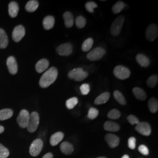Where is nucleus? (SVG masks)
I'll use <instances>...</instances> for the list:
<instances>
[{
    "label": "nucleus",
    "instance_id": "obj_1",
    "mask_svg": "<svg viewBox=\"0 0 158 158\" xmlns=\"http://www.w3.org/2000/svg\"><path fill=\"white\" fill-rule=\"evenodd\" d=\"M58 71L55 67L49 69L42 76L40 80V86L42 88H47L52 85L57 79Z\"/></svg>",
    "mask_w": 158,
    "mask_h": 158
},
{
    "label": "nucleus",
    "instance_id": "obj_2",
    "mask_svg": "<svg viewBox=\"0 0 158 158\" xmlns=\"http://www.w3.org/2000/svg\"><path fill=\"white\" fill-rule=\"evenodd\" d=\"M88 76L89 73L84 71L81 68L73 69L68 73L69 78L76 81H81L86 79Z\"/></svg>",
    "mask_w": 158,
    "mask_h": 158
},
{
    "label": "nucleus",
    "instance_id": "obj_3",
    "mask_svg": "<svg viewBox=\"0 0 158 158\" xmlns=\"http://www.w3.org/2000/svg\"><path fill=\"white\" fill-rule=\"evenodd\" d=\"M124 16H119L113 22L111 27V32L114 36H117L121 33L123 24L124 23Z\"/></svg>",
    "mask_w": 158,
    "mask_h": 158
},
{
    "label": "nucleus",
    "instance_id": "obj_4",
    "mask_svg": "<svg viewBox=\"0 0 158 158\" xmlns=\"http://www.w3.org/2000/svg\"><path fill=\"white\" fill-rule=\"evenodd\" d=\"M113 73L117 78L120 80H125L130 77L131 72L128 68L122 65H118L114 68Z\"/></svg>",
    "mask_w": 158,
    "mask_h": 158
},
{
    "label": "nucleus",
    "instance_id": "obj_5",
    "mask_svg": "<svg viewBox=\"0 0 158 158\" xmlns=\"http://www.w3.org/2000/svg\"><path fill=\"white\" fill-rule=\"evenodd\" d=\"M40 124V115L36 112H32L30 114L27 130L29 132H35Z\"/></svg>",
    "mask_w": 158,
    "mask_h": 158
},
{
    "label": "nucleus",
    "instance_id": "obj_6",
    "mask_svg": "<svg viewBox=\"0 0 158 158\" xmlns=\"http://www.w3.org/2000/svg\"><path fill=\"white\" fill-rule=\"evenodd\" d=\"M106 50L102 47H97L94 48L87 55V57L91 61L99 60L102 58L106 54Z\"/></svg>",
    "mask_w": 158,
    "mask_h": 158
},
{
    "label": "nucleus",
    "instance_id": "obj_7",
    "mask_svg": "<svg viewBox=\"0 0 158 158\" xmlns=\"http://www.w3.org/2000/svg\"><path fill=\"white\" fill-rule=\"evenodd\" d=\"M44 143L40 139H36L32 142L29 148V153L32 156H37L41 152Z\"/></svg>",
    "mask_w": 158,
    "mask_h": 158
},
{
    "label": "nucleus",
    "instance_id": "obj_8",
    "mask_svg": "<svg viewBox=\"0 0 158 158\" xmlns=\"http://www.w3.org/2000/svg\"><path fill=\"white\" fill-rule=\"evenodd\" d=\"M158 25L155 23L150 24L147 27L145 31V37L147 40L150 42H152L158 38Z\"/></svg>",
    "mask_w": 158,
    "mask_h": 158
},
{
    "label": "nucleus",
    "instance_id": "obj_9",
    "mask_svg": "<svg viewBox=\"0 0 158 158\" xmlns=\"http://www.w3.org/2000/svg\"><path fill=\"white\" fill-rule=\"evenodd\" d=\"M30 114L26 110H22L17 117V123L23 128H27Z\"/></svg>",
    "mask_w": 158,
    "mask_h": 158
},
{
    "label": "nucleus",
    "instance_id": "obj_10",
    "mask_svg": "<svg viewBox=\"0 0 158 158\" xmlns=\"http://www.w3.org/2000/svg\"><path fill=\"white\" fill-rule=\"evenodd\" d=\"M135 130L142 135L149 136L151 134V127L147 122H139L135 127Z\"/></svg>",
    "mask_w": 158,
    "mask_h": 158
},
{
    "label": "nucleus",
    "instance_id": "obj_11",
    "mask_svg": "<svg viewBox=\"0 0 158 158\" xmlns=\"http://www.w3.org/2000/svg\"><path fill=\"white\" fill-rule=\"evenodd\" d=\"M73 46L70 43H65L59 46L56 48V52L60 56H68L72 54Z\"/></svg>",
    "mask_w": 158,
    "mask_h": 158
},
{
    "label": "nucleus",
    "instance_id": "obj_12",
    "mask_svg": "<svg viewBox=\"0 0 158 158\" xmlns=\"http://www.w3.org/2000/svg\"><path fill=\"white\" fill-rule=\"evenodd\" d=\"M25 35V29L23 25H18L14 29L12 32V39L16 42H18L23 39Z\"/></svg>",
    "mask_w": 158,
    "mask_h": 158
},
{
    "label": "nucleus",
    "instance_id": "obj_13",
    "mask_svg": "<svg viewBox=\"0 0 158 158\" xmlns=\"http://www.w3.org/2000/svg\"><path fill=\"white\" fill-rule=\"evenodd\" d=\"M6 65L8 70L12 74H16L18 72V64L14 57L10 56L6 60Z\"/></svg>",
    "mask_w": 158,
    "mask_h": 158
},
{
    "label": "nucleus",
    "instance_id": "obj_14",
    "mask_svg": "<svg viewBox=\"0 0 158 158\" xmlns=\"http://www.w3.org/2000/svg\"><path fill=\"white\" fill-rule=\"evenodd\" d=\"M105 139L107 142L108 145L111 148H115L118 146L119 138L113 134H108L105 137Z\"/></svg>",
    "mask_w": 158,
    "mask_h": 158
},
{
    "label": "nucleus",
    "instance_id": "obj_15",
    "mask_svg": "<svg viewBox=\"0 0 158 158\" xmlns=\"http://www.w3.org/2000/svg\"><path fill=\"white\" fill-rule=\"evenodd\" d=\"M49 66V61L46 59H42L36 63L35 66V69L39 73H43L48 69Z\"/></svg>",
    "mask_w": 158,
    "mask_h": 158
},
{
    "label": "nucleus",
    "instance_id": "obj_16",
    "mask_svg": "<svg viewBox=\"0 0 158 158\" xmlns=\"http://www.w3.org/2000/svg\"><path fill=\"white\" fill-rule=\"evenodd\" d=\"M136 60L138 63L142 68H147L150 64L149 59L145 55L139 53L136 56Z\"/></svg>",
    "mask_w": 158,
    "mask_h": 158
},
{
    "label": "nucleus",
    "instance_id": "obj_17",
    "mask_svg": "<svg viewBox=\"0 0 158 158\" xmlns=\"http://www.w3.org/2000/svg\"><path fill=\"white\" fill-rule=\"evenodd\" d=\"M63 17L66 27L68 28H72L74 24V16L73 14L69 11L65 12L63 14Z\"/></svg>",
    "mask_w": 158,
    "mask_h": 158
},
{
    "label": "nucleus",
    "instance_id": "obj_18",
    "mask_svg": "<svg viewBox=\"0 0 158 158\" xmlns=\"http://www.w3.org/2000/svg\"><path fill=\"white\" fill-rule=\"evenodd\" d=\"M64 138V134L62 132H57L51 136L50 143L52 146H56L62 141Z\"/></svg>",
    "mask_w": 158,
    "mask_h": 158
},
{
    "label": "nucleus",
    "instance_id": "obj_19",
    "mask_svg": "<svg viewBox=\"0 0 158 158\" xmlns=\"http://www.w3.org/2000/svg\"><path fill=\"white\" fill-rule=\"evenodd\" d=\"M132 93L136 98L140 101H145L147 99V94L141 88L134 87L132 90Z\"/></svg>",
    "mask_w": 158,
    "mask_h": 158
},
{
    "label": "nucleus",
    "instance_id": "obj_20",
    "mask_svg": "<svg viewBox=\"0 0 158 158\" xmlns=\"http://www.w3.org/2000/svg\"><path fill=\"white\" fill-rule=\"evenodd\" d=\"M60 151L64 154L69 155L72 154L74 151L73 145L68 142H63L60 144Z\"/></svg>",
    "mask_w": 158,
    "mask_h": 158
},
{
    "label": "nucleus",
    "instance_id": "obj_21",
    "mask_svg": "<svg viewBox=\"0 0 158 158\" xmlns=\"http://www.w3.org/2000/svg\"><path fill=\"white\" fill-rule=\"evenodd\" d=\"M55 18L51 15H48L43 20V26L46 30H49L53 28L55 25Z\"/></svg>",
    "mask_w": 158,
    "mask_h": 158
},
{
    "label": "nucleus",
    "instance_id": "obj_22",
    "mask_svg": "<svg viewBox=\"0 0 158 158\" xmlns=\"http://www.w3.org/2000/svg\"><path fill=\"white\" fill-rule=\"evenodd\" d=\"M19 6L18 3L15 1H12L8 5V12L9 15L12 18H15L17 16L19 12Z\"/></svg>",
    "mask_w": 158,
    "mask_h": 158
},
{
    "label": "nucleus",
    "instance_id": "obj_23",
    "mask_svg": "<svg viewBox=\"0 0 158 158\" xmlns=\"http://www.w3.org/2000/svg\"><path fill=\"white\" fill-rule=\"evenodd\" d=\"M104 130L111 132H118L120 130V127L117 123L113 121H106L104 124Z\"/></svg>",
    "mask_w": 158,
    "mask_h": 158
},
{
    "label": "nucleus",
    "instance_id": "obj_24",
    "mask_svg": "<svg viewBox=\"0 0 158 158\" xmlns=\"http://www.w3.org/2000/svg\"><path fill=\"white\" fill-rule=\"evenodd\" d=\"M110 97V93L104 92L96 98L94 100V104L96 105H101V104H105L108 101Z\"/></svg>",
    "mask_w": 158,
    "mask_h": 158
},
{
    "label": "nucleus",
    "instance_id": "obj_25",
    "mask_svg": "<svg viewBox=\"0 0 158 158\" xmlns=\"http://www.w3.org/2000/svg\"><path fill=\"white\" fill-rule=\"evenodd\" d=\"M8 45V39L5 31L0 28V48L5 49Z\"/></svg>",
    "mask_w": 158,
    "mask_h": 158
},
{
    "label": "nucleus",
    "instance_id": "obj_26",
    "mask_svg": "<svg viewBox=\"0 0 158 158\" xmlns=\"http://www.w3.org/2000/svg\"><path fill=\"white\" fill-rule=\"evenodd\" d=\"M39 6V2L36 0L29 1L25 6V10L29 12H35Z\"/></svg>",
    "mask_w": 158,
    "mask_h": 158
},
{
    "label": "nucleus",
    "instance_id": "obj_27",
    "mask_svg": "<svg viewBox=\"0 0 158 158\" xmlns=\"http://www.w3.org/2000/svg\"><path fill=\"white\" fill-rule=\"evenodd\" d=\"M148 107L151 113H156L158 110V100L155 97L150 98L148 102Z\"/></svg>",
    "mask_w": 158,
    "mask_h": 158
},
{
    "label": "nucleus",
    "instance_id": "obj_28",
    "mask_svg": "<svg viewBox=\"0 0 158 158\" xmlns=\"http://www.w3.org/2000/svg\"><path fill=\"white\" fill-rule=\"evenodd\" d=\"M13 111L11 109H3L0 110V120L4 121L10 118L13 115Z\"/></svg>",
    "mask_w": 158,
    "mask_h": 158
},
{
    "label": "nucleus",
    "instance_id": "obj_29",
    "mask_svg": "<svg viewBox=\"0 0 158 158\" xmlns=\"http://www.w3.org/2000/svg\"><path fill=\"white\" fill-rule=\"evenodd\" d=\"M113 96L114 98L115 99V100L118 102L119 104H120L121 105L125 106L127 104L126 100L124 96H123V94L118 90H115L114 92Z\"/></svg>",
    "mask_w": 158,
    "mask_h": 158
},
{
    "label": "nucleus",
    "instance_id": "obj_30",
    "mask_svg": "<svg viewBox=\"0 0 158 158\" xmlns=\"http://www.w3.org/2000/svg\"><path fill=\"white\" fill-rule=\"evenodd\" d=\"M93 43H94V40L91 38H89L85 40L81 46L82 51L85 52L90 51L93 45Z\"/></svg>",
    "mask_w": 158,
    "mask_h": 158
},
{
    "label": "nucleus",
    "instance_id": "obj_31",
    "mask_svg": "<svg viewBox=\"0 0 158 158\" xmlns=\"http://www.w3.org/2000/svg\"><path fill=\"white\" fill-rule=\"evenodd\" d=\"M125 4L123 1H119L117 2L112 7V11L114 14H118L124 8Z\"/></svg>",
    "mask_w": 158,
    "mask_h": 158
},
{
    "label": "nucleus",
    "instance_id": "obj_32",
    "mask_svg": "<svg viewBox=\"0 0 158 158\" xmlns=\"http://www.w3.org/2000/svg\"><path fill=\"white\" fill-rule=\"evenodd\" d=\"M158 75L154 74L150 76L147 80V85L150 88H154L158 84Z\"/></svg>",
    "mask_w": 158,
    "mask_h": 158
},
{
    "label": "nucleus",
    "instance_id": "obj_33",
    "mask_svg": "<svg viewBox=\"0 0 158 158\" xmlns=\"http://www.w3.org/2000/svg\"><path fill=\"white\" fill-rule=\"evenodd\" d=\"M78 103V98L77 97H72L69 99L66 102V106L69 110L73 109Z\"/></svg>",
    "mask_w": 158,
    "mask_h": 158
},
{
    "label": "nucleus",
    "instance_id": "obj_34",
    "mask_svg": "<svg viewBox=\"0 0 158 158\" xmlns=\"http://www.w3.org/2000/svg\"><path fill=\"white\" fill-rule=\"evenodd\" d=\"M75 23L78 28H83L86 25V19L85 17L78 16L76 18Z\"/></svg>",
    "mask_w": 158,
    "mask_h": 158
},
{
    "label": "nucleus",
    "instance_id": "obj_35",
    "mask_svg": "<svg viewBox=\"0 0 158 158\" xmlns=\"http://www.w3.org/2000/svg\"><path fill=\"white\" fill-rule=\"evenodd\" d=\"M107 117L111 119H117L121 117V113L117 109H113L108 112Z\"/></svg>",
    "mask_w": 158,
    "mask_h": 158
},
{
    "label": "nucleus",
    "instance_id": "obj_36",
    "mask_svg": "<svg viewBox=\"0 0 158 158\" xmlns=\"http://www.w3.org/2000/svg\"><path fill=\"white\" fill-rule=\"evenodd\" d=\"M97 6H98L97 4L95 2H93V1L87 2L85 4V8L86 10L90 13H93L94 12V9L97 8Z\"/></svg>",
    "mask_w": 158,
    "mask_h": 158
},
{
    "label": "nucleus",
    "instance_id": "obj_37",
    "mask_svg": "<svg viewBox=\"0 0 158 158\" xmlns=\"http://www.w3.org/2000/svg\"><path fill=\"white\" fill-rule=\"evenodd\" d=\"M98 110L95 108H90L88 113V118L90 119H94L98 115Z\"/></svg>",
    "mask_w": 158,
    "mask_h": 158
},
{
    "label": "nucleus",
    "instance_id": "obj_38",
    "mask_svg": "<svg viewBox=\"0 0 158 158\" xmlns=\"http://www.w3.org/2000/svg\"><path fill=\"white\" fill-rule=\"evenodd\" d=\"M10 155L8 149L0 143V158H6Z\"/></svg>",
    "mask_w": 158,
    "mask_h": 158
},
{
    "label": "nucleus",
    "instance_id": "obj_39",
    "mask_svg": "<svg viewBox=\"0 0 158 158\" xmlns=\"http://www.w3.org/2000/svg\"><path fill=\"white\" fill-rule=\"evenodd\" d=\"M80 89L81 93L83 95H87L90 91V85L87 84V83H84V84L81 85Z\"/></svg>",
    "mask_w": 158,
    "mask_h": 158
},
{
    "label": "nucleus",
    "instance_id": "obj_40",
    "mask_svg": "<svg viewBox=\"0 0 158 158\" xmlns=\"http://www.w3.org/2000/svg\"><path fill=\"white\" fill-rule=\"evenodd\" d=\"M127 120L131 125L138 124L139 123L138 118L134 115H130L127 117Z\"/></svg>",
    "mask_w": 158,
    "mask_h": 158
},
{
    "label": "nucleus",
    "instance_id": "obj_41",
    "mask_svg": "<svg viewBox=\"0 0 158 158\" xmlns=\"http://www.w3.org/2000/svg\"><path fill=\"white\" fill-rule=\"evenodd\" d=\"M128 147L131 149H134L136 147V139L135 137H130L128 141Z\"/></svg>",
    "mask_w": 158,
    "mask_h": 158
},
{
    "label": "nucleus",
    "instance_id": "obj_42",
    "mask_svg": "<svg viewBox=\"0 0 158 158\" xmlns=\"http://www.w3.org/2000/svg\"><path fill=\"white\" fill-rule=\"evenodd\" d=\"M138 151L143 155H148L149 154V150L148 148L144 145H141L138 148Z\"/></svg>",
    "mask_w": 158,
    "mask_h": 158
},
{
    "label": "nucleus",
    "instance_id": "obj_43",
    "mask_svg": "<svg viewBox=\"0 0 158 158\" xmlns=\"http://www.w3.org/2000/svg\"><path fill=\"white\" fill-rule=\"evenodd\" d=\"M42 158H53V155L52 153H47L42 157Z\"/></svg>",
    "mask_w": 158,
    "mask_h": 158
},
{
    "label": "nucleus",
    "instance_id": "obj_44",
    "mask_svg": "<svg viewBox=\"0 0 158 158\" xmlns=\"http://www.w3.org/2000/svg\"><path fill=\"white\" fill-rule=\"evenodd\" d=\"M4 131V128L2 126L0 125V134L2 133Z\"/></svg>",
    "mask_w": 158,
    "mask_h": 158
},
{
    "label": "nucleus",
    "instance_id": "obj_45",
    "mask_svg": "<svg viewBox=\"0 0 158 158\" xmlns=\"http://www.w3.org/2000/svg\"><path fill=\"white\" fill-rule=\"evenodd\" d=\"M121 158H130V156L128 155H124Z\"/></svg>",
    "mask_w": 158,
    "mask_h": 158
},
{
    "label": "nucleus",
    "instance_id": "obj_46",
    "mask_svg": "<svg viewBox=\"0 0 158 158\" xmlns=\"http://www.w3.org/2000/svg\"><path fill=\"white\" fill-rule=\"evenodd\" d=\"M106 158V157H98V158Z\"/></svg>",
    "mask_w": 158,
    "mask_h": 158
}]
</instances>
